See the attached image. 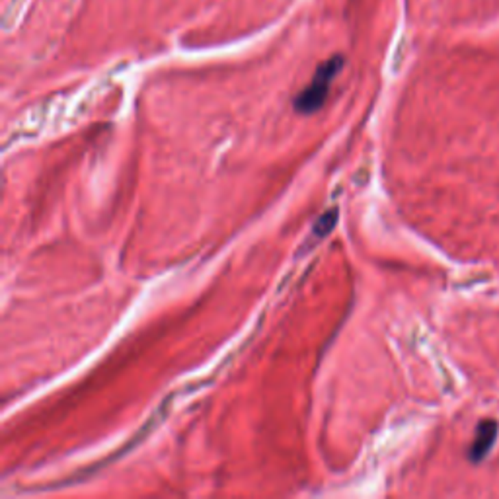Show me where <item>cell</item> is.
<instances>
[{"label":"cell","mask_w":499,"mask_h":499,"mask_svg":"<svg viewBox=\"0 0 499 499\" xmlns=\"http://www.w3.org/2000/svg\"><path fill=\"white\" fill-rule=\"evenodd\" d=\"M496 435H498V423L491 422V420H486L478 425L476 429V439H474L472 447L468 448V457L472 462H480L487 452L489 448L494 445L496 441Z\"/></svg>","instance_id":"obj_2"},{"label":"cell","mask_w":499,"mask_h":499,"mask_svg":"<svg viewBox=\"0 0 499 499\" xmlns=\"http://www.w3.org/2000/svg\"><path fill=\"white\" fill-rule=\"evenodd\" d=\"M344 63L346 61H344L342 55H333L328 61L318 64V68H316L312 80L307 84V88L300 90V94L294 98V112H298L303 116L316 114L328 100L333 80L340 75V71L344 68Z\"/></svg>","instance_id":"obj_1"},{"label":"cell","mask_w":499,"mask_h":499,"mask_svg":"<svg viewBox=\"0 0 499 499\" xmlns=\"http://www.w3.org/2000/svg\"><path fill=\"white\" fill-rule=\"evenodd\" d=\"M335 220H337V211H335V209H332L330 213H324V215L318 218V222L314 225V234H316L318 238H324V236L335 227Z\"/></svg>","instance_id":"obj_3"}]
</instances>
